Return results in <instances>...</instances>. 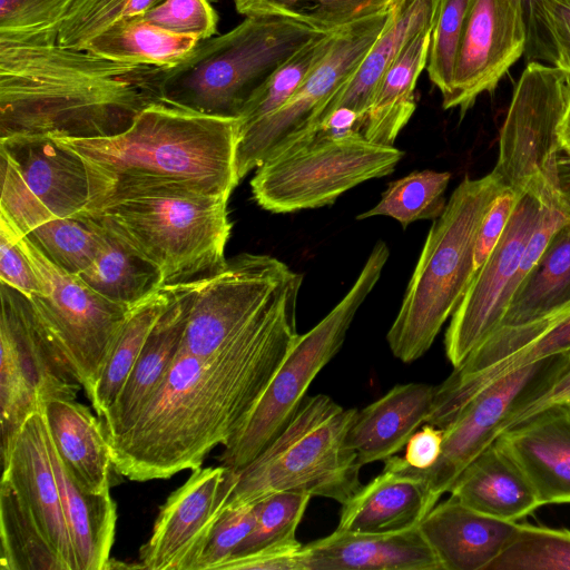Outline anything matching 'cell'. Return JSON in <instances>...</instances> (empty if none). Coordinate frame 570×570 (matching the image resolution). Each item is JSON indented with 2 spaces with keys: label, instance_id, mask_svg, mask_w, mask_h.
<instances>
[{
  "label": "cell",
  "instance_id": "cell-48",
  "mask_svg": "<svg viewBox=\"0 0 570 570\" xmlns=\"http://www.w3.org/2000/svg\"><path fill=\"white\" fill-rule=\"evenodd\" d=\"M0 282L27 297L41 294L33 267L18 245L11 227L0 218Z\"/></svg>",
  "mask_w": 570,
  "mask_h": 570
},
{
  "label": "cell",
  "instance_id": "cell-29",
  "mask_svg": "<svg viewBox=\"0 0 570 570\" xmlns=\"http://www.w3.org/2000/svg\"><path fill=\"white\" fill-rule=\"evenodd\" d=\"M42 413L67 472L87 492H109L114 465L102 421L75 400H50Z\"/></svg>",
  "mask_w": 570,
  "mask_h": 570
},
{
  "label": "cell",
  "instance_id": "cell-10",
  "mask_svg": "<svg viewBox=\"0 0 570 570\" xmlns=\"http://www.w3.org/2000/svg\"><path fill=\"white\" fill-rule=\"evenodd\" d=\"M12 230L41 287V294L26 296L33 316L66 368L89 396L131 308L105 298L79 275L60 268L30 239Z\"/></svg>",
  "mask_w": 570,
  "mask_h": 570
},
{
  "label": "cell",
  "instance_id": "cell-14",
  "mask_svg": "<svg viewBox=\"0 0 570 570\" xmlns=\"http://www.w3.org/2000/svg\"><path fill=\"white\" fill-rule=\"evenodd\" d=\"M567 352L518 367L474 395L443 429L442 452L429 469H417L436 504L465 466L504 430L507 422L547 391Z\"/></svg>",
  "mask_w": 570,
  "mask_h": 570
},
{
  "label": "cell",
  "instance_id": "cell-51",
  "mask_svg": "<svg viewBox=\"0 0 570 570\" xmlns=\"http://www.w3.org/2000/svg\"><path fill=\"white\" fill-rule=\"evenodd\" d=\"M520 195L505 188L485 213L475 240L474 271L484 264L501 239ZM474 273V274H475Z\"/></svg>",
  "mask_w": 570,
  "mask_h": 570
},
{
  "label": "cell",
  "instance_id": "cell-41",
  "mask_svg": "<svg viewBox=\"0 0 570 570\" xmlns=\"http://www.w3.org/2000/svg\"><path fill=\"white\" fill-rule=\"evenodd\" d=\"M488 570H570V530L518 523Z\"/></svg>",
  "mask_w": 570,
  "mask_h": 570
},
{
  "label": "cell",
  "instance_id": "cell-45",
  "mask_svg": "<svg viewBox=\"0 0 570 570\" xmlns=\"http://www.w3.org/2000/svg\"><path fill=\"white\" fill-rule=\"evenodd\" d=\"M472 0H440L426 63L430 80L444 96L451 85L459 37Z\"/></svg>",
  "mask_w": 570,
  "mask_h": 570
},
{
  "label": "cell",
  "instance_id": "cell-49",
  "mask_svg": "<svg viewBox=\"0 0 570 570\" xmlns=\"http://www.w3.org/2000/svg\"><path fill=\"white\" fill-rule=\"evenodd\" d=\"M525 29L524 56L528 62L557 65V50L550 29L548 0H519Z\"/></svg>",
  "mask_w": 570,
  "mask_h": 570
},
{
  "label": "cell",
  "instance_id": "cell-13",
  "mask_svg": "<svg viewBox=\"0 0 570 570\" xmlns=\"http://www.w3.org/2000/svg\"><path fill=\"white\" fill-rule=\"evenodd\" d=\"M390 16V8L337 31L330 52L279 109L238 129L236 170L240 181L267 158L306 137L330 100L356 71Z\"/></svg>",
  "mask_w": 570,
  "mask_h": 570
},
{
  "label": "cell",
  "instance_id": "cell-32",
  "mask_svg": "<svg viewBox=\"0 0 570 570\" xmlns=\"http://www.w3.org/2000/svg\"><path fill=\"white\" fill-rule=\"evenodd\" d=\"M432 29L413 38L382 77L362 132L371 141L393 145L415 110L416 80L426 67Z\"/></svg>",
  "mask_w": 570,
  "mask_h": 570
},
{
  "label": "cell",
  "instance_id": "cell-9",
  "mask_svg": "<svg viewBox=\"0 0 570 570\" xmlns=\"http://www.w3.org/2000/svg\"><path fill=\"white\" fill-rule=\"evenodd\" d=\"M389 247L377 240L346 295L312 330L299 334L253 411L224 445L219 464L239 471L286 426L321 370L336 355L352 321L380 279Z\"/></svg>",
  "mask_w": 570,
  "mask_h": 570
},
{
  "label": "cell",
  "instance_id": "cell-21",
  "mask_svg": "<svg viewBox=\"0 0 570 570\" xmlns=\"http://www.w3.org/2000/svg\"><path fill=\"white\" fill-rule=\"evenodd\" d=\"M435 505L417 469L396 455L344 504L337 530L385 532L419 523Z\"/></svg>",
  "mask_w": 570,
  "mask_h": 570
},
{
  "label": "cell",
  "instance_id": "cell-40",
  "mask_svg": "<svg viewBox=\"0 0 570 570\" xmlns=\"http://www.w3.org/2000/svg\"><path fill=\"white\" fill-rule=\"evenodd\" d=\"M335 32H321L285 61L247 102L237 118L238 129L248 127L279 109L297 91L330 52Z\"/></svg>",
  "mask_w": 570,
  "mask_h": 570
},
{
  "label": "cell",
  "instance_id": "cell-22",
  "mask_svg": "<svg viewBox=\"0 0 570 570\" xmlns=\"http://www.w3.org/2000/svg\"><path fill=\"white\" fill-rule=\"evenodd\" d=\"M542 505L570 503V410L547 406L499 434Z\"/></svg>",
  "mask_w": 570,
  "mask_h": 570
},
{
  "label": "cell",
  "instance_id": "cell-37",
  "mask_svg": "<svg viewBox=\"0 0 570 570\" xmlns=\"http://www.w3.org/2000/svg\"><path fill=\"white\" fill-rule=\"evenodd\" d=\"M392 2L393 0H234L237 12L245 17H282L318 32H335L380 14Z\"/></svg>",
  "mask_w": 570,
  "mask_h": 570
},
{
  "label": "cell",
  "instance_id": "cell-26",
  "mask_svg": "<svg viewBox=\"0 0 570 570\" xmlns=\"http://www.w3.org/2000/svg\"><path fill=\"white\" fill-rule=\"evenodd\" d=\"M439 3L440 0H393L383 30L350 80L323 108L308 135L341 108L356 112L365 122L382 77L413 38L433 28Z\"/></svg>",
  "mask_w": 570,
  "mask_h": 570
},
{
  "label": "cell",
  "instance_id": "cell-36",
  "mask_svg": "<svg viewBox=\"0 0 570 570\" xmlns=\"http://www.w3.org/2000/svg\"><path fill=\"white\" fill-rule=\"evenodd\" d=\"M0 569L66 570L10 483L0 485Z\"/></svg>",
  "mask_w": 570,
  "mask_h": 570
},
{
  "label": "cell",
  "instance_id": "cell-34",
  "mask_svg": "<svg viewBox=\"0 0 570 570\" xmlns=\"http://www.w3.org/2000/svg\"><path fill=\"white\" fill-rule=\"evenodd\" d=\"M198 41L136 17L105 30L90 41L86 50L124 63L170 68L184 60Z\"/></svg>",
  "mask_w": 570,
  "mask_h": 570
},
{
  "label": "cell",
  "instance_id": "cell-56",
  "mask_svg": "<svg viewBox=\"0 0 570 570\" xmlns=\"http://www.w3.org/2000/svg\"><path fill=\"white\" fill-rule=\"evenodd\" d=\"M560 139L562 146H570V96L566 116L560 128Z\"/></svg>",
  "mask_w": 570,
  "mask_h": 570
},
{
  "label": "cell",
  "instance_id": "cell-3",
  "mask_svg": "<svg viewBox=\"0 0 570 570\" xmlns=\"http://www.w3.org/2000/svg\"><path fill=\"white\" fill-rule=\"evenodd\" d=\"M237 134V118L155 101L117 135L51 138L83 163L91 209L157 189L229 198L239 183Z\"/></svg>",
  "mask_w": 570,
  "mask_h": 570
},
{
  "label": "cell",
  "instance_id": "cell-24",
  "mask_svg": "<svg viewBox=\"0 0 570 570\" xmlns=\"http://www.w3.org/2000/svg\"><path fill=\"white\" fill-rule=\"evenodd\" d=\"M519 522L498 519L451 495L419 523L443 570H488Z\"/></svg>",
  "mask_w": 570,
  "mask_h": 570
},
{
  "label": "cell",
  "instance_id": "cell-7",
  "mask_svg": "<svg viewBox=\"0 0 570 570\" xmlns=\"http://www.w3.org/2000/svg\"><path fill=\"white\" fill-rule=\"evenodd\" d=\"M356 413L325 394L305 396L281 433L237 471L225 509L253 504L279 491L346 503L362 487V465L346 441Z\"/></svg>",
  "mask_w": 570,
  "mask_h": 570
},
{
  "label": "cell",
  "instance_id": "cell-15",
  "mask_svg": "<svg viewBox=\"0 0 570 570\" xmlns=\"http://www.w3.org/2000/svg\"><path fill=\"white\" fill-rule=\"evenodd\" d=\"M542 207L543 198L534 191L521 194L501 239L474 274L445 332V353L453 367L499 327L517 289L522 253Z\"/></svg>",
  "mask_w": 570,
  "mask_h": 570
},
{
  "label": "cell",
  "instance_id": "cell-16",
  "mask_svg": "<svg viewBox=\"0 0 570 570\" xmlns=\"http://www.w3.org/2000/svg\"><path fill=\"white\" fill-rule=\"evenodd\" d=\"M193 471L167 498L140 548L142 569L196 570L236 485L237 472L220 464Z\"/></svg>",
  "mask_w": 570,
  "mask_h": 570
},
{
  "label": "cell",
  "instance_id": "cell-19",
  "mask_svg": "<svg viewBox=\"0 0 570 570\" xmlns=\"http://www.w3.org/2000/svg\"><path fill=\"white\" fill-rule=\"evenodd\" d=\"M570 350V305L558 314L518 327H500L456 367L461 380H449L451 399L466 404L500 376L532 362Z\"/></svg>",
  "mask_w": 570,
  "mask_h": 570
},
{
  "label": "cell",
  "instance_id": "cell-33",
  "mask_svg": "<svg viewBox=\"0 0 570 570\" xmlns=\"http://www.w3.org/2000/svg\"><path fill=\"white\" fill-rule=\"evenodd\" d=\"M173 296L174 284H167L129 311L88 396L98 416L101 417L118 397L149 334L170 305Z\"/></svg>",
  "mask_w": 570,
  "mask_h": 570
},
{
  "label": "cell",
  "instance_id": "cell-12",
  "mask_svg": "<svg viewBox=\"0 0 570 570\" xmlns=\"http://www.w3.org/2000/svg\"><path fill=\"white\" fill-rule=\"evenodd\" d=\"M0 294V428L4 464L26 420L42 411L50 400H76L81 385L46 338L28 298L4 283Z\"/></svg>",
  "mask_w": 570,
  "mask_h": 570
},
{
  "label": "cell",
  "instance_id": "cell-25",
  "mask_svg": "<svg viewBox=\"0 0 570 570\" xmlns=\"http://www.w3.org/2000/svg\"><path fill=\"white\" fill-rule=\"evenodd\" d=\"M194 279L174 284L170 305L149 334L124 387L101 416L107 436L124 431L149 402L180 351Z\"/></svg>",
  "mask_w": 570,
  "mask_h": 570
},
{
  "label": "cell",
  "instance_id": "cell-52",
  "mask_svg": "<svg viewBox=\"0 0 570 570\" xmlns=\"http://www.w3.org/2000/svg\"><path fill=\"white\" fill-rule=\"evenodd\" d=\"M443 436V429L425 423L409 439L404 460L415 469L431 468L441 455Z\"/></svg>",
  "mask_w": 570,
  "mask_h": 570
},
{
  "label": "cell",
  "instance_id": "cell-46",
  "mask_svg": "<svg viewBox=\"0 0 570 570\" xmlns=\"http://www.w3.org/2000/svg\"><path fill=\"white\" fill-rule=\"evenodd\" d=\"M140 17L167 31L199 41L217 32L218 16L209 0H158Z\"/></svg>",
  "mask_w": 570,
  "mask_h": 570
},
{
  "label": "cell",
  "instance_id": "cell-54",
  "mask_svg": "<svg viewBox=\"0 0 570 570\" xmlns=\"http://www.w3.org/2000/svg\"><path fill=\"white\" fill-rule=\"evenodd\" d=\"M570 400V350L567 351V360L561 368L559 375L551 384V386L544 391L538 399L528 404L524 409L513 415L505 424L504 430L514 425L515 423L527 419L533 413L553 405L562 404ZM503 430V431H504Z\"/></svg>",
  "mask_w": 570,
  "mask_h": 570
},
{
  "label": "cell",
  "instance_id": "cell-1",
  "mask_svg": "<svg viewBox=\"0 0 570 570\" xmlns=\"http://www.w3.org/2000/svg\"><path fill=\"white\" fill-rule=\"evenodd\" d=\"M298 335L291 311L216 354L180 350L149 402L107 436L114 469L148 481L199 468L242 428Z\"/></svg>",
  "mask_w": 570,
  "mask_h": 570
},
{
  "label": "cell",
  "instance_id": "cell-31",
  "mask_svg": "<svg viewBox=\"0 0 570 570\" xmlns=\"http://www.w3.org/2000/svg\"><path fill=\"white\" fill-rule=\"evenodd\" d=\"M569 305L570 219L554 233L537 264L517 287L498 328L544 321Z\"/></svg>",
  "mask_w": 570,
  "mask_h": 570
},
{
  "label": "cell",
  "instance_id": "cell-4",
  "mask_svg": "<svg viewBox=\"0 0 570 570\" xmlns=\"http://www.w3.org/2000/svg\"><path fill=\"white\" fill-rule=\"evenodd\" d=\"M318 33L282 17H246L226 33L198 41L176 66L154 67L156 100L238 118L271 76Z\"/></svg>",
  "mask_w": 570,
  "mask_h": 570
},
{
  "label": "cell",
  "instance_id": "cell-57",
  "mask_svg": "<svg viewBox=\"0 0 570 570\" xmlns=\"http://www.w3.org/2000/svg\"><path fill=\"white\" fill-rule=\"evenodd\" d=\"M562 404H564L570 410V400L568 402H566V403H562Z\"/></svg>",
  "mask_w": 570,
  "mask_h": 570
},
{
  "label": "cell",
  "instance_id": "cell-43",
  "mask_svg": "<svg viewBox=\"0 0 570 570\" xmlns=\"http://www.w3.org/2000/svg\"><path fill=\"white\" fill-rule=\"evenodd\" d=\"M311 498L305 492L279 491L255 502V525L234 556L296 540V529Z\"/></svg>",
  "mask_w": 570,
  "mask_h": 570
},
{
  "label": "cell",
  "instance_id": "cell-42",
  "mask_svg": "<svg viewBox=\"0 0 570 570\" xmlns=\"http://www.w3.org/2000/svg\"><path fill=\"white\" fill-rule=\"evenodd\" d=\"M76 0H0V40L50 45Z\"/></svg>",
  "mask_w": 570,
  "mask_h": 570
},
{
  "label": "cell",
  "instance_id": "cell-47",
  "mask_svg": "<svg viewBox=\"0 0 570 570\" xmlns=\"http://www.w3.org/2000/svg\"><path fill=\"white\" fill-rule=\"evenodd\" d=\"M255 522V503L226 508L213 529L196 570H218L235 554Z\"/></svg>",
  "mask_w": 570,
  "mask_h": 570
},
{
  "label": "cell",
  "instance_id": "cell-27",
  "mask_svg": "<svg viewBox=\"0 0 570 570\" xmlns=\"http://www.w3.org/2000/svg\"><path fill=\"white\" fill-rule=\"evenodd\" d=\"M449 493L471 509L514 522L542 505L500 435L465 466Z\"/></svg>",
  "mask_w": 570,
  "mask_h": 570
},
{
  "label": "cell",
  "instance_id": "cell-11",
  "mask_svg": "<svg viewBox=\"0 0 570 570\" xmlns=\"http://www.w3.org/2000/svg\"><path fill=\"white\" fill-rule=\"evenodd\" d=\"M570 96L567 73L557 66L528 62L512 94L500 131L493 171L504 187L539 196L553 191L562 145L560 128Z\"/></svg>",
  "mask_w": 570,
  "mask_h": 570
},
{
  "label": "cell",
  "instance_id": "cell-18",
  "mask_svg": "<svg viewBox=\"0 0 570 570\" xmlns=\"http://www.w3.org/2000/svg\"><path fill=\"white\" fill-rule=\"evenodd\" d=\"M2 468V479L10 483L66 570H77L42 411L31 414L22 424Z\"/></svg>",
  "mask_w": 570,
  "mask_h": 570
},
{
  "label": "cell",
  "instance_id": "cell-8",
  "mask_svg": "<svg viewBox=\"0 0 570 570\" xmlns=\"http://www.w3.org/2000/svg\"><path fill=\"white\" fill-rule=\"evenodd\" d=\"M403 156L362 131L336 134L320 126L257 167L252 194L263 209L275 214L320 208L368 179L390 175Z\"/></svg>",
  "mask_w": 570,
  "mask_h": 570
},
{
  "label": "cell",
  "instance_id": "cell-53",
  "mask_svg": "<svg viewBox=\"0 0 570 570\" xmlns=\"http://www.w3.org/2000/svg\"><path fill=\"white\" fill-rule=\"evenodd\" d=\"M547 13L557 50V67L570 82V0H548Z\"/></svg>",
  "mask_w": 570,
  "mask_h": 570
},
{
  "label": "cell",
  "instance_id": "cell-44",
  "mask_svg": "<svg viewBox=\"0 0 570 570\" xmlns=\"http://www.w3.org/2000/svg\"><path fill=\"white\" fill-rule=\"evenodd\" d=\"M158 0H76L58 45L86 50L92 39L119 21L142 16Z\"/></svg>",
  "mask_w": 570,
  "mask_h": 570
},
{
  "label": "cell",
  "instance_id": "cell-55",
  "mask_svg": "<svg viewBox=\"0 0 570 570\" xmlns=\"http://www.w3.org/2000/svg\"><path fill=\"white\" fill-rule=\"evenodd\" d=\"M553 190L559 204L570 216V146H562L558 153Z\"/></svg>",
  "mask_w": 570,
  "mask_h": 570
},
{
  "label": "cell",
  "instance_id": "cell-5",
  "mask_svg": "<svg viewBox=\"0 0 570 570\" xmlns=\"http://www.w3.org/2000/svg\"><path fill=\"white\" fill-rule=\"evenodd\" d=\"M505 188L493 170L478 179L465 177L434 219L386 334L400 361L411 363L423 356L459 306L475 273L480 224Z\"/></svg>",
  "mask_w": 570,
  "mask_h": 570
},
{
  "label": "cell",
  "instance_id": "cell-28",
  "mask_svg": "<svg viewBox=\"0 0 570 570\" xmlns=\"http://www.w3.org/2000/svg\"><path fill=\"white\" fill-rule=\"evenodd\" d=\"M438 385L400 384L357 410L347 433V444L363 466L400 452L416 430L425 424Z\"/></svg>",
  "mask_w": 570,
  "mask_h": 570
},
{
  "label": "cell",
  "instance_id": "cell-39",
  "mask_svg": "<svg viewBox=\"0 0 570 570\" xmlns=\"http://www.w3.org/2000/svg\"><path fill=\"white\" fill-rule=\"evenodd\" d=\"M23 236L53 264L70 274L79 275L94 261L102 234L87 216L49 215Z\"/></svg>",
  "mask_w": 570,
  "mask_h": 570
},
{
  "label": "cell",
  "instance_id": "cell-20",
  "mask_svg": "<svg viewBox=\"0 0 570 570\" xmlns=\"http://www.w3.org/2000/svg\"><path fill=\"white\" fill-rule=\"evenodd\" d=\"M303 570H443L419 525L385 532L335 530L303 546Z\"/></svg>",
  "mask_w": 570,
  "mask_h": 570
},
{
  "label": "cell",
  "instance_id": "cell-2",
  "mask_svg": "<svg viewBox=\"0 0 570 570\" xmlns=\"http://www.w3.org/2000/svg\"><path fill=\"white\" fill-rule=\"evenodd\" d=\"M153 68L58 42L0 40V139L117 135L157 101Z\"/></svg>",
  "mask_w": 570,
  "mask_h": 570
},
{
  "label": "cell",
  "instance_id": "cell-6",
  "mask_svg": "<svg viewBox=\"0 0 570 570\" xmlns=\"http://www.w3.org/2000/svg\"><path fill=\"white\" fill-rule=\"evenodd\" d=\"M188 190L157 189L86 209L85 215L150 264L163 284L197 279L226 262L227 202Z\"/></svg>",
  "mask_w": 570,
  "mask_h": 570
},
{
  "label": "cell",
  "instance_id": "cell-35",
  "mask_svg": "<svg viewBox=\"0 0 570 570\" xmlns=\"http://www.w3.org/2000/svg\"><path fill=\"white\" fill-rule=\"evenodd\" d=\"M100 230L102 237L96 256L79 274L86 284L105 298L128 308L164 286L159 273L150 264L134 255L102 228Z\"/></svg>",
  "mask_w": 570,
  "mask_h": 570
},
{
  "label": "cell",
  "instance_id": "cell-23",
  "mask_svg": "<svg viewBox=\"0 0 570 570\" xmlns=\"http://www.w3.org/2000/svg\"><path fill=\"white\" fill-rule=\"evenodd\" d=\"M0 156L17 169L29 190L58 217H76L88 206L83 163L48 136L0 139Z\"/></svg>",
  "mask_w": 570,
  "mask_h": 570
},
{
  "label": "cell",
  "instance_id": "cell-50",
  "mask_svg": "<svg viewBox=\"0 0 570 570\" xmlns=\"http://www.w3.org/2000/svg\"><path fill=\"white\" fill-rule=\"evenodd\" d=\"M218 570H303V544L296 539L234 556Z\"/></svg>",
  "mask_w": 570,
  "mask_h": 570
},
{
  "label": "cell",
  "instance_id": "cell-38",
  "mask_svg": "<svg viewBox=\"0 0 570 570\" xmlns=\"http://www.w3.org/2000/svg\"><path fill=\"white\" fill-rule=\"evenodd\" d=\"M450 179L449 171H413L390 183L381 200L356 218L387 216L403 228L416 220L436 219L445 208L444 194Z\"/></svg>",
  "mask_w": 570,
  "mask_h": 570
},
{
  "label": "cell",
  "instance_id": "cell-17",
  "mask_svg": "<svg viewBox=\"0 0 570 570\" xmlns=\"http://www.w3.org/2000/svg\"><path fill=\"white\" fill-rule=\"evenodd\" d=\"M525 29L519 0H472L453 63L444 109L463 115L524 55Z\"/></svg>",
  "mask_w": 570,
  "mask_h": 570
},
{
  "label": "cell",
  "instance_id": "cell-30",
  "mask_svg": "<svg viewBox=\"0 0 570 570\" xmlns=\"http://www.w3.org/2000/svg\"><path fill=\"white\" fill-rule=\"evenodd\" d=\"M50 454L77 559V570H105L116 531L110 492L85 491L65 469L51 440Z\"/></svg>",
  "mask_w": 570,
  "mask_h": 570
}]
</instances>
